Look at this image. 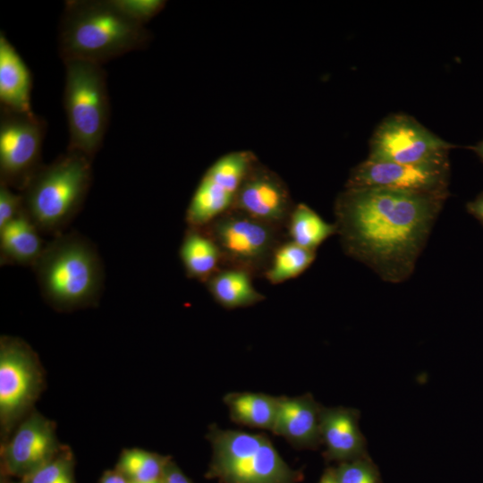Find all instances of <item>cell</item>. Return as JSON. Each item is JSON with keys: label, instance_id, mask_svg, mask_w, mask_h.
Masks as SVG:
<instances>
[{"label": "cell", "instance_id": "obj_4", "mask_svg": "<svg viewBox=\"0 0 483 483\" xmlns=\"http://www.w3.org/2000/svg\"><path fill=\"white\" fill-rule=\"evenodd\" d=\"M91 161L67 149L43 165L21 192L24 211L40 233H64L80 212L91 184Z\"/></svg>", "mask_w": 483, "mask_h": 483}, {"label": "cell", "instance_id": "obj_22", "mask_svg": "<svg viewBox=\"0 0 483 483\" xmlns=\"http://www.w3.org/2000/svg\"><path fill=\"white\" fill-rule=\"evenodd\" d=\"M287 239L316 251L329 237L337 234L336 225L326 222L305 203L295 204L285 226Z\"/></svg>", "mask_w": 483, "mask_h": 483}, {"label": "cell", "instance_id": "obj_30", "mask_svg": "<svg viewBox=\"0 0 483 483\" xmlns=\"http://www.w3.org/2000/svg\"><path fill=\"white\" fill-rule=\"evenodd\" d=\"M467 211L483 226V191L466 205Z\"/></svg>", "mask_w": 483, "mask_h": 483}, {"label": "cell", "instance_id": "obj_33", "mask_svg": "<svg viewBox=\"0 0 483 483\" xmlns=\"http://www.w3.org/2000/svg\"><path fill=\"white\" fill-rule=\"evenodd\" d=\"M471 149H473L478 157L483 161V140L471 147Z\"/></svg>", "mask_w": 483, "mask_h": 483}, {"label": "cell", "instance_id": "obj_29", "mask_svg": "<svg viewBox=\"0 0 483 483\" xmlns=\"http://www.w3.org/2000/svg\"><path fill=\"white\" fill-rule=\"evenodd\" d=\"M158 483H191L171 460L166 463Z\"/></svg>", "mask_w": 483, "mask_h": 483}, {"label": "cell", "instance_id": "obj_24", "mask_svg": "<svg viewBox=\"0 0 483 483\" xmlns=\"http://www.w3.org/2000/svg\"><path fill=\"white\" fill-rule=\"evenodd\" d=\"M169 460L167 456L141 448H127L121 453L115 470L131 483L157 482Z\"/></svg>", "mask_w": 483, "mask_h": 483}, {"label": "cell", "instance_id": "obj_13", "mask_svg": "<svg viewBox=\"0 0 483 483\" xmlns=\"http://www.w3.org/2000/svg\"><path fill=\"white\" fill-rule=\"evenodd\" d=\"M294 206L284 180L258 160L242 182L233 208L285 231Z\"/></svg>", "mask_w": 483, "mask_h": 483}, {"label": "cell", "instance_id": "obj_5", "mask_svg": "<svg viewBox=\"0 0 483 483\" xmlns=\"http://www.w3.org/2000/svg\"><path fill=\"white\" fill-rule=\"evenodd\" d=\"M65 68L64 107L69 150L91 160L102 146L108 126L110 103L103 65L77 59L63 61Z\"/></svg>", "mask_w": 483, "mask_h": 483}, {"label": "cell", "instance_id": "obj_19", "mask_svg": "<svg viewBox=\"0 0 483 483\" xmlns=\"http://www.w3.org/2000/svg\"><path fill=\"white\" fill-rule=\"evenodd\" d=\"M253 277L245 270L222 267L204 284L219 305L233 309L252 306L266 299L253 286Z\"/></svg>", "mask_w": 483, "mask_h": 483}, {"label": "cell", "instance_id": "obj_12", "mask_svg": "<svg viewBox=\"0 0 483 483\" xmlns=\"http://www.w3.org/2000/svg\"><path fill=\"white\" fill-rule=\"evenodd\" d=\"M55 423L32 411L1 444L2 473L21 479L54 459L63 449Z\"/></svg>", "mask_w": 483, "mask_h": 483}, {"label": "cell", "instance_id": "obj_18", "mask_svg": "<svg viewBox=\"0 0 483 483\" xmlns=\"http://www.w3.org/2000/svg\"><path fill=\"white\" fill-rule=\"evenodd\" d=\"M235 197V191L205 173L186 209L185 221L188 227H205L232 209Z\"/></svg>", "mask_w": 483, "mask_h": 483}, {"label": "cell", "instance_id": "obj_11", "mask_svg": "<svg viewBox=\"0 0 483 483\" xmlns=\"http://www.w3.org/2000/svg\"><path fill=\"white\" fill-rule=\"evenodd\" d=\"M450 162L398 164L367 158L352 169L345 188H384L448 195Z\"/></svg>", "mask_w": 483, "mask_h": 483}, {"label": "cell", "instance_id": "obj_26", "mask_svg": "<svg viewBox=\"0 0 483 483\" xmlns=\"http://www.w3.org/2000/svg\"><path fill=\"white\" fill-rule=\"evenodd\" d=\"M111 4L131 21L145 26L165 6L163 0H110Z\"/></svg>", "mask_w": 483, "mask_h": 483}, {"label": "cell", "instance_id": "obj_27", "mask_svg": "<svg viewBox=\"0 0 483 483\" xmlns=\"http://www.w3.org/2000/svg\"><path fill=\"white\" fill-rule=\"evenodd\" d=\"M334 472L336 483H378L374 466L361 458L343 462Z\"/></svg>", "mask_w": 483, "mask_h": 483}, {"label": "cell", "instance_id": "obj_32", "mask_svg": "<svg viewBox=\"0 0 483 483\" xmlns=\"http://www.w3.org/2000/svg\"><path fill=\"white\" fill-rule=\"evenodd\" d=\"M319 483H336L335 478V472L328 470L324 474V476L321 478Z\"/></svg>", "mask_w": 483, "mask_h": 483}, {"label": "cell", "instance_id": "obj_25", "mask_svg": "<svg viewBox=\"0 0 483 483\" xmlns=\"http://www.w3.org/2000/svg\"><path fill=\"white\" fill-rule=\"evenodd\" d=\"M4 483H76L74 477V456L64 445L51 461L18 481L4 480Z\"/></svg>", "mask_w": 483, "mask_h": 483}, {"label": "cell", "instance_id": "obj_14", "mask_svg": "<svg viewBox=\"0 0 483 483\" xmlns=\"http://www.w3.org/2000/svg\"><path fill=\"white\" fill-rule=\"evenodd\" d=\"M321 408L310 395L278 397L272 432L297 447H313L321 441Z\"/></svg>", "mask_w": 483, "mask_h": 483}, {"label": "cell", "instance_id": "obj_3", "mask_svg": "<svg viewBox=\"0 0 483 483\" xmlns=\"http://www.w3.org/2000/svg\"><path fill=\"white\" fill-rule=\"evenodd\" d=\"M33 268L42 296L60 311L96 304L103 290L99 254L88 239L75 232L54 237Z\"/></svg>", "mask_w": 483, "mask_h": 483}, {"label": "cell", "instance_id": "obj_15", "mask_svg": "<svg viewBox=\"0 0 483 483\" xmlns=\"http://www.w3.org/2000/svg\"><path fill=\"white\" fill-rule=\"evenodd\" d=\"M320 436L329 459L348 462L361 458L364 453L365 440L353 410L321 408Z\"/></svg>", "mask_w": 483, "mask_h": 483}, {"label": "cell", "instance_id": "obj_31", "mask_svg": "<svg viewBox=\"0 0 483 483\" xmlns=\"http://www.w3.org/2000/svg\"><path fill=\"white\" fill-rule=\"evenodd\" d=\"M100 483H131L120 471L117 470L106 471L100 480Z\"/></svg>", "mask_w": 483, "mask_h": 483}, {"label": "cell", "instance_id": "obj_10", "mask_svg": "<svg viewBox=\"0 0 483 483\" xmlns=\"http://www.w3.org/2000/svg\"><path fill=\"white\" fill-rule=\"evenodd\" d=\"M453 146L405 114L386 117L375 131L369 159L407 165L449 162Z\"/></svg>", "mask_w": 483, "mask_h": 483}, {"label": "cell", "instance_id": "obj_6", "mask_svg": "<svg viewBox=\"0 0 483 483\" xmlns=\"http://www.w3.org/2000/svg\"><path fill=\"white\" fill-rule=\"evenodd\" d=\"M209 473L225 483H293L295 473L262 434L209 428Z\"/></svg>", "mask_w": 483, "mask_h": 483}, {"label": "cell", "instance_id": "obj_7", "mask_svg": "<svg viewBox=\"0 0 483 483\" xmlns=\"http://www.w3.org/2000/svg\"><path fill=\"white\" fill-rule=\"evenodd\" d=\"M45 387L44 370L37 353L23 340L0 338L1 444L31 411Z\"/></svg>", "mask_w": 483, "mask_h": 483}, {"label": "cell", "instance_id": "obj_21", "mask_svg": "<svg viewBox=\"0 0 483 483\" xmlns=\"http://www.w3.org/2000/svg\"><path fill=\"white\" fill-rule=\"evenodd\" d=\"M224 402L234 422L272 431L277 412L278 397L262 393H230L225 396Z\"/></svg>", "mask_w": 483, "mask_h": 483}, {"label": "cell", "instance_id": "obj_8", "mask_svg": "<svg viewBox=\"0 0 483 483\" xmlns=\"http://www.w3.org/2000/svg\"><path fill=\"white\" fill-rule=\"evenodd\" d=\"M202 229L216 242L222 267L240 268L253 276H263L275 250L287 239L284 230L233 208Z\"/></svg>", "mask_w": 483, "mask_h": 483}, {"label": "cell", "instance_id": "obj_17", "mask_svg": "<svg viewBox=\"0 0 483 483\" xmlns=\"http://www.w3.org/2000/svg\"><path fill=\"white\" fill-rule=\"evenodd\" d=\"M45 246L40 231L25 211L0 229L1 265L33 267Z\"/></svg>", "mask_w": 483, "mask_h": 483}, {"label": "cell", "instance_id": "obj_2", "mask_svg": "<svg viewBox=\"0 0 483 483\" xmlns=\"http://www.w3.org/2000/svg\"><path fill=\"white\" fill-rule=\"evenodd\" d=\"M151 33L120 13L110 0L66 1L58 31L63 61L77 59L103 65L145 48Z\"/></svg>", "mask_w": 483, "mask_h": 483}, {"label": "cell", "instance_id": "obj_28", "mask_svg": "<svg viewBox=\"0 0 483 483\" xmlns=\"http://www.w3.org/2000/svg\"><path fill=\"white\" fill-rule=\"evenodd\" d=\"M24 211L22 196L0 183V229Z\"/></svg>", "mask_w": 483, "mask_h": 483}, {"label": "cell", "instance_id": "obj_16", "mask_svg": "<svg viewBox=\"0 0 483 483\" xmlns=\"http://www.w3.org/2000/svg\"><path fill=\"white\" fill-rule=\"evenodd\" d=\"M32 84L30 69L4 32L1 31V107L21 114H33L30 106Z\"/></svg>", "mask_w": 483, "mask_h": 483}, {"label": "cell", "instance_id": "obj_23", "mask_svg": "<svg viewBox=\"0 0 483 483\" xmlns=\"http://www.w3.org/2000/svg\"><path fill=\"white\" fill-rule=\"evenodd\" d=\"M316 258V251L302 248L286 239L275 250L263 276L272 284L298 277Z\"/></svg>", "mask_w": 483, "mask_h": 483}, {"label": "cell", "instance_id": "obj_9", "mask_svg": "<svg viewBox=\"0 0 483 483\" xmlns=\"http://www.w3.org/2000/svg\"><path fill=\"white\" fill-rule=\"evenodd\" d=\"M46 122L33 114L1 107L0 183L21 192L42 167Z\"/></svg>", "mask_w": 483, "mask_h": 483}, {"label": "cell", "instance_id": "obj_1", "mask_svg": "<svg viewBox=\"0 0 483 483\" xmlns=\"http://www.w3.org/2000/svg\"><path fill=\"white\" fill-rule=\"evenodd\" d=\"M448 195L384 188H345L335 201L343 251L384 281L413 273Z\"/></svg>", "mask_w": 483, "mask_h": 483}, {"label": "cell", "instance_id": "obj_34", "mask_svg": "<svg viewBox=\"0 0 483 483\" xmlns=\"http://www.w3.org/2000/svg\"><path fill=\"white\" fill-rule=\"evenodd\" d=\"M149 483H158V481H157V482H149Z\"/></svg>", "mask_w": 483, "mask_h": 483}, {"label": "cell", "instance_id": "obj_20", "mask_svg": "<svg viewBox=\"0 0 483 483\" xmlns=\"http://www.w3.org/2000/svg\"><path fill=\"white\" fill-rule=\"evenodd\" d=\"M179 256L186 275L203 284L222 267L220 251L202 228L187 227Z\"/></svg>", "mask_w": 483, "mask_h": 483}]
</instances>
